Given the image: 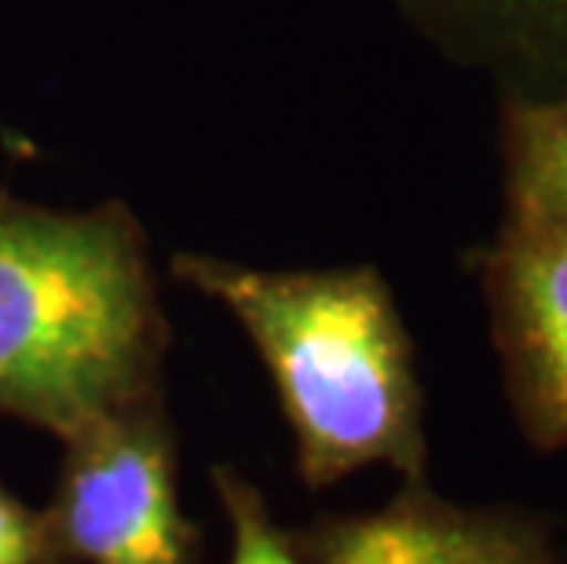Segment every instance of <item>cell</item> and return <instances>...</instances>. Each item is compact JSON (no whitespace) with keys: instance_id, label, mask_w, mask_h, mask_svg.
Listing matches in <instances>:
<instances>
[{"instance_id":"obj_3","label":"cell","mask_w":567,"mask_h":564,"mask_svg":"<svg viewBox=\"0 0 567 564\" xmlns=\"http://www.w3.org/2000/svg\"><path fill=\"white\" fill-rule=\"evenodd\" d=\"M59 443L63 462L44 517L66 564H198L165 392L117 407Z\"/></svg>"},{"instance_id":"obj_9","label":"cell","mask_w":567,"mask_h":564,"mask_svg":"<svg viewBox=\"0 0 567 564\" xmlns=\"http://www.w3.org/2000/svg\"><path fill=\"white\" fill-rule=\"evenodd\" d=\"M0 564H66L44 510L27 506L0 484Z\"/></svg>"},{"instance_id":"obj_4","label":"cell","mask_w":567,"mask_h":564,"mask_svg":"<svg viewBox=\"0 0 567 564\" xmlns=\"http://www.w3.org/2000/svg\"><path fill=\"white\" fill-rule=\"evenodd\" d=\"M502 386L538 451L567 448V232L505 206L476 257Z\"/></svg>"},{"instance_id":"obj_5","label":"cell","mask_w":567,"mask_h":564,"mask_svg":"<svg viewBox=\"0 0 567 564\" xmlns=\"http://www.w3.org/2000/svg\"><path fill=\"white\" fill-rule=\"evenodd\" d=\"M297 546L316 564H557L530 521L457 506L425 480H406L384 510L322 521Z\"/></svg>"},{"instance_id":"obj_1","label":"cell","mask_w":567,"mask_h":564,"mask_svg":"<svg viewBox=\"0 0 567 564\" xmlns=\"http://www.w3.org/2000/svg\"><path fill=\"white\" fill-rule=\"evenodd\" d=\"M168 268L246 330L271 375L308 488H330L370 465L425 480V396L414 341L373 264L275 271L176 254Z\"/></svg>"},{"instance_id":"obj_7","label":"cell","mask_w":567,"mask_h":564,"mask_svg":"<svg viewBox=\"0 0 567 564\" xmlns=\"http://www.w3.org/2000/svg\"><path fill=\"white\" fill-rule=\"evenodd\" d=\"M505 206L567 232V95L502 100Z\"/></svg>"},{"instance_id":"obj_6","label":"cell","mask_w":567,"mask_h":564,"mask_svg":"<svg viewBox=\"0 0 567 564\" xmlns=\"http://www.w3.org/2000/svg\"><path fill=\"white\" fill-rule=\"evenodd\" d=\"M440 55L520 100L567 95V0H392Z\"/></svg>"},{"instance_id":"obj_2","label":"cell","mask_w":567,"mask_h":564,"mask_svg":"<svg viewBox=\"0 0 567 564\" xmlns=\"http://www.w3.org/2000/svg\"><path fill=\"white\" fill-rule=\"evenodd\" d=\"M168 322L125 202L48 209L0 191V418L66 440L162 389Z\"/></svg>"},{"instance_id":"obj_8","label":"cell","mask_w":567,"mask_h":564,"mask_svg":"<svg viewBox=\"0 0 567 564\" xmlns=\"http://www.w3.org/2000/svg\"><path fill=\"white\" fill-rule=\"evenodd\" d=\"M213 491L227 517V532H231L227 564H316L297 546L293 535L282 532L264 495L235 465H216Z\"/></svg>"}]
</instances>
